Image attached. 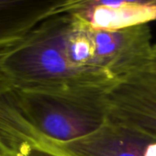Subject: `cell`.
I'll list each match as a JSON object with an SVG mask.
<instances>
[{
    "label": "cell",
    "mask_w": 156,
    "mask_h": 156,
    "mask_svg": "<svg viewBox=\"0 0 156 156\" xmlns=\"http://www.w3.org/2000/svg\"><path fill=\"white\" fill-rule=\"evenodd\" d=\"M73 18L51 16L17 41L0 48V68L23 89L110 87L111 83L83 70L73 43Z\"/></svg>",
    "instance_id": "cell-1"
},
{
    "label": "cell",
    "mask_w": 156,
    "mask_h": 156,
    "mask_svg": "<svg viewBox=\"0 0 156 156\" xmlns=\"http://www.w3.org/2000/svg\"><path fill=\"white\" fill-rule=\"evenodd\" d=\"M6 78L8 93L17 113L39 140L40 148L83 139L108 120L107 91L109 87L23 89L7 75Z\"/></svg>",
    "instance_id": "cell-2"
},
{
    "label": "cell",
    "mask_w": 156,
    "mask_h": 156,
    "mask_svg": "<svg viewBox=\"0 0 156 156\" xmlns=\"http://www.w3.org/2000/svg\"><path fill=\"white\" fill-rule=\"evenodd\" d=\"M108 120L156 138V73L144 68L119 79L107 91Z\"/></svg>",
    "instance_id": "cell-3"
},
{
    "label": "cell",
    "mask_w": 156,
    "mask_h": 156,
    "mask_svg": "<svg viewBox=\"0 0 156 156\" xmlns=\"http://www.w3.org/2000/svg\"><path fill=\"white\" fill-rule=\"evenodd\" d=\"M51 148L65 156H156V138L136 128L108 121L89 136Z\"/></svg>",
    "instance_id": "cell-4"
},
{
    "label": "cell",
    "mask_w": 156,
    "mask_h": 156,
    "mask_svg": "<svg viewBox=\"0 0 156 156\" xmlns=\"http://www.w3.org/2000/svg\"><path fill=\"white\" fill-rule=\"evenodd\" d=\"M58 14H69L93 29L119 30L155 21L156 0H67Z\"/></svg>",
    "instance_id": "cell-5"
},
{
    "label": "cell",
    "mask_w": 156,
    "mask_h": 156,
    "mask_svg": "<svg viewBox=\"0 0 156 156\" xmlns=\"http://www.w3.org/2000/svg\"><path fill=\"white\" fill-rule=\"evenodd\" d=\"M67 0H0V48L8 46L46 19Z\"/></svg>",
    "instance_id": "cell-6"
},
{
    "label": "cell",
    "mask_w": 156,
    "mask_h": 156,
    "mask_svg": "<svg viewBox=\"0 0 156 156\" xmlns=\"http://www.w3.org/2000/svg\"><path fill=\"white\" fill-rule=\"evenodd\" d=\"M30 156H65L52 149H36L33 150Z\"/></svg>",
    "instance_id": "cell-7"
},
{
    "label": "cell",
    "mask_w": 156,
    "mask_h": 156,
    "mask_svg": "<svg viewBox=\"0 0 156 156\" xmlns=\"http://www.w3.org/2000/svg\"><path fill=\"white\" fill-rule=\"evenodd\" d=\"M146 68H149L150 70L156 73V43H154L153 46H152V51H151L150 62H149V65Z\"/></svg>",
    "instance_id": "cell-8"
},
{
    "label": "cell",
    "mask_w": 156,
    "mask_h": 156,
    "mask_svg": "<svg viewBox=\"0 0 156 156\" xmlns=\"http://www.w3.org/2000/svg\"><path fill=\"white\" fill-rule=\"evenodd\" d=\"M0 156H2V155H0Z\"/></svg>",
    "instance_id": "cell-9"
}]
</instances>
